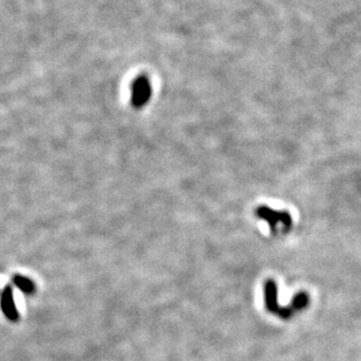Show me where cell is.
Returning <instances> with one entry per match:
<instances>
[{"instance_id":"cell-1","label":"cell","mask_w":361,"mask_h":361,"mask_svg":"<svg viewBox=\"0 0 361 361\" xmlns=\"http://www.w3.org/2000/svg\"><path fill=\"white\" fill-rule=\"evenodd\" d=\"M255 215L268 223L272 235L288 234L292 228V217L288 211H276L268 206H259Z\"/></svg>"},{"instance_id":"cell-2","label":"cell","mask_w":361,"mask_h":361,"mask_svg":"<svg viewBox=\"0 0 361 361\" xmlns=\"http://www.w3.org/2000/svg\"><path fill=\"white\" fill-rule=\"evenodd\" d=\"M0 309H1L2 313L12 323H16L19 320V311H18L16 302H14V295L13 289L11 285H6L4 290L1 291L0 295Z\"/></svg>"},{"instance_id":"cell-3","label":"cell","mask_w":361,"mask_h":361,"mask_svg":"<svg viewBox=\"0 0 361 361\" xmlns=\"http://www.w3.org/2000/svg\"><path fill=\"white\" fill-rule=\"evenodd\" d=\"M278 288L274 280H268L265 284V304L266 311L272 314H277L281 305L278 304Z\"/></svg>"},{"instance_id":"cell-4","label":"cell","mask_w":361,"mask_h":361,"mask_svg":"<svg viewBox=\"0 0 361 361\" xmlns=\"http://www.w3.org/2000/svg\"><path fill=\"white\" fill-rule=\"evenodd\" d=\"M310 295H309L306 291H299L298 293H296L293 296V298L291 299V308L293 309L296 312H300L305 310L309 305H310Z\"/></svg>"},{"instance_id":"cell-5","label":"cell","mask_w":361,"mask_h":361,"mask_svg":"<svg viewBox=\"0 0 361 361\" xmlns=\"http://www.w3.org/2000/svg\"><path fill=\"white\" fill-rule=\"evenodd\" d=\"M13 283L20 291H23L26 295H32L35 291V285L29 278L25 277V276L16 275L13 277Z\"/></svg>"},{"instance_id":"cell-6","label":"cell","mask_w":361,"mask_h":361,"mask_svg":"<svg viewBox=\"0 0 361 361\" xmlns=\"http://www.w3.org/2000/svg\"><path fill=\"white\" fill-rule=\"evenodd\" d=\"M133 95H135L133 101L136 103H139V104H141V103L146 101L148 95H150V88H148L147 82H144L142 80L138 81L137 83H136L135 89H133Z\"/></svg>"},{"instance_id":"cell-7","label":"cell","mask_w":361,"mask_h":361,"mask_svg":"<svg viewBox=\"0 0 361 361\" xmlns=\"http://www.w3.org/2000/svg\"><path fill=\"white\" fill-rule=\"evenodd\" d=\"M296 313V311L291 308V305H287V306H281L280 311L277 312V317L281 318L283 320H290L291 318L293 317Z\"/></svg>"}]
</instances>
